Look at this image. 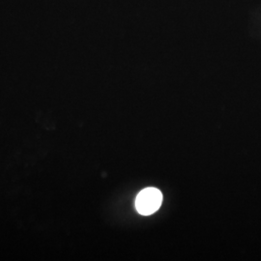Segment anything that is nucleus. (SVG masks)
Returning <instances> with one entry per match:
<instances>
[{
    "label": "nucleus",
    "mask_w": 261,
    "mask_h": 261,
    "mask_svg": "<svg viewBox=\"0 0 261 261\" xmlns=\"http://www.w3.org/2000/svg\"><path fill=\"white\" fill-rule=\"evenodd\" d=\"M163 201L162 193L156 188H146L137 197L136 208L143 216L152 215L160 208Z\"/></svg>",
    "instance_id": "1"
}]
</instances>
